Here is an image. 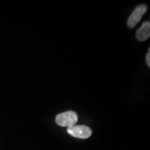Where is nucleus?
<instances>
[{"instance_id":"f257e3e1","label":"nucleus","mask_w":150,"mask_h":150,"mask_svg":"<svg viewBox=\"0 0 150 150\" xmlns=\"http://www.w3.org/2000/svg\"><path fill=\"white\" fill-rule=\"evenodd\" d=\"M77 114L72 110L60 113L56 117V122L58 125L63 127H71L77 122Z\"/></svg>"},{"instance_id":"f03ea898","label":"nucleus","mask_w":150,"mask_h":150,"mask_svg":"<svg viewBox=\"0 0 150 150\" xmlns=\"http://www.w3.org/2000/svg\"><path fill=\"white\" fill-rule=\"evenodd\" d=\"M67 133L74 138L86 139L91 136L92 130L85 125H74L67 129Z\"/></svg>"},{"instance_id":"7ed1b4c3","label":"nucleus","mask_w":150,"mask_h":150,"mask_svg":"<svg viewBox=\"0 0 150 150\" xmlns=\"http://www.w3.org/2000/svg\"><path fill=\"white\" fill-rule=\"evenodd\" d=\"M147 10V6L145 4H142L137 6L132 14L131 15L127 21L129 27L134 28L141 20L142 16L145 13Z\"/></svg>"},{"instance_id":"20e7f679","label":"nucleus","mask_w":150,"mask_h":150,"mask_svg":"<svg viewBox=\"0 0 150 150\" xmlns=\"http://www.w3.org/2000/svg\"><path fill=\"white\" fill-rule=\"evenodd\" d=\"M150 36V23L145 22L136 32V38L138 40L145 41Z\"/></svg>"},{"instance_id":"39448f33","label":"nucleus","mask_w":150,"mask_h":150,"mask_svg":"<svg viewBox=\"0 0 150 150\" xmlns=\"http://www.w3.org/2000/svg\"><path fill=\"white\" fill-rule=\"evenodd\" d=\"M146 62H147V64L148 66H150V49L148 50V52L146 56Z\"/></svg>"}]
</instances>
